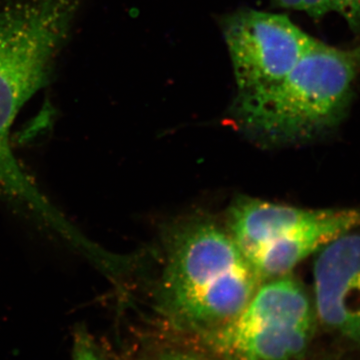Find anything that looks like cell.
Returning a JSON list of instances; mask_svg holds the SVG:
<instances>
[{
  "instance_id": "obj_1",
  "label": "cell",
  "mask_w": 360,
  "mask_h": 360,
  "mask_svg": "<svg viewBox=\"0 0 360 360\" xmlns=\"http://www.w3.org/2000/svg\"><path fill=\"white\" fill-rule=\"evenodd\" d=\"M262 284L226 227L191 217L168 232L156 302L172 326L202 338L238 316Z\"/></svg>"
},
{
  "instance_id": "obj_2",
  "label": "cell",
  "mask_w": 360,
  "mask_h": 360,
  "mask_svg": "<svg viewBox=\"0 0 360 360\" xmlns=\"http://www.w3.org/2000/svg\"><path fill=\"white\" fill-rule=\"evenodd\" d=\"M79 0H20L0 9V198L44 227L61 213L14 158L9 131L23 104L44 87Z\"/></svg>"
},
{
  "instance_id": "obj_3",
  "label": "cell",
  "mask_w": 360,
  "mask_h": 360,
  "mask_svg": "<svg viewBox=\"0 0 360 360\" xmlns=\"http://www.w3.org/2000/svg\"><path fill=\"white\" fill-rule=\"evenodd\" d=\"M360 73V44L336 49L319 42L269 89L238 94L232 122L264 146L319 136L345 118Z\"/></svg>"
},
{
  "instance_id": "obj_4",
  "label": "cell",
  "mask_w": 360,
  "mask_h": 360,
  "mask_svg": "<svg viewBox=\"0 0 360 360\" xmlns=\"http://www.w3.org/2000/svg\"><path fill=\"white\" fill-rule=\"evenodd\" d=\"M225 227L264 283L360 229V210H303L241 196L229 207Z\"/></svg>"
},
{
  "instance_id": "obj_5",
  "label": "cell",
  "mask_w": 360,
  "mask_h": 360,
  "mask_svg": "<svg viewBox=\"0 0 360 360\" xmlns=\"http://www.w3.org/2000/svg\"><path fill=\"white\" fill-rule=\"evenodd\" d=\"M316 319L302 284L286 274L262 283L238 316L202 338L225 360H298Z\"/></svg>"
},
{
  "instance_id": "obj_6",
  "label": "cell",
  "mask_w": 360,
  "mask_h": 360,
  "mask_svg": "<svg viewBox=\"0 0 360 360\" xmlns=\"http://www.w3.org/2000/svg\"><path fill=\"white\" fill-rule=\"evenodd\" d=\"M238 94H252L281 82L319 44L286 16L239 11L224 21Z\"/></svg>"
},
{
  "instance_id": "obj_7",
  "label": "cell",
  "mask_w": 360,
  "mask_h": 360,
  "mask_svg": "<svg viewBox=\"0 0 360 360\" xmlns=\"http://www.w3.org/2000/svg\"><path fill=\"white\" fill-rule=\"evenodd\" d=\"M314 309L326 328L360 345V232L319 250L314 262Z\"/></svg>"
},
{
  "instance_id": "obj_8",
  "label": "cell",
  "mask_w": 360,
  "mask_h": 360,
  "mask_svg": "<svg viewBox=\"0 0 360 360\" xmlns=\"http://www.w3.org/2000/svg\"><path fill=\"white\" fill-rule=\"evenodd\" d=\"M277 6L303 11L314 18L329 13L341 16L354 32H360V0H272Z\"/></svg>"
},
{
  "instance_id": "obj_9",
  "label": "cell",
  "mask_w": 360,
  "mask_h": 360,
  "mask_svg": "<svg viewBox=\"0 0 360 360\" xmlns=\"http://www.w3.org/2000/svg\"><path fill=\"white\" fill-rule=\"evenodd\" d=\"M73 360H103L84 329H78L73 342Z\"/></svg>"
},
{
  "instance_id": "obj_10",
  "label": "cell",
  "mask_w": 360,
  "mask_h": 360,
  "mask_svg": "<svg viewBox=\"0 0 360 360\" xmlns=\"http://www.w3.org/2000/svg\"><path fill=\"white\" fill-rule=\"evenodd\" d=\"M153 360H208L189 354H168Z\"/></svg>"
}]
</instances>
